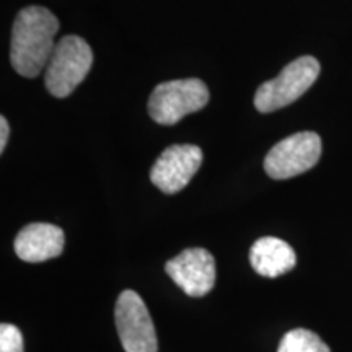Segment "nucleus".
<instances>
[{
    "instance_id": "7",
    "label": "nucleus",
    "mask_w": 352,
    "mask_h": 352,
    "mask_svg": "<svg viewBox=\"0 0 352 352\" xmlns=\"http://www.w3.org/2000/svg\"><path fill=\"white\" fill-rule=\"evenodd\" d=\"M202 151L192 144H178L165 148L151 170V182L166 195L184 189L201 168Z\"/></svg>"
},
{
    "instance_id": "5",
    "label": "nucleus",
    "mask_w": 352,
    "mask_h": 352,
    "mask_svg": "<svg viewBox=\"0 0 352 352\" xmlns=\"http://www.w3.org/2000/svg\"><path fill=\"white\" fill-rule=\"evenodd\" d=\"M321 157L316 132H297L277 142L264 158V171L272 179H289L311 170Z\"/></svg>"
},
{
    "instance_id": "9",
    "label": "nucleus",
    "mask_w": 352,
    "mask_h": 352,
    "mask_svg": "<svg viewBox=\"0 0 352 352\" xmlns=\"http://www.w3.org/2000/svg\"><path fill=\"white\" fill-rule=\"evenodd\" d=\"M64 232L52 223L36 222L21 228L15 239V253L26 263H43L64 250Z\"/></svg>"
},
{
    "instance_id": "6",
    "label": "nucleus",
    "mask_w": 352,
    "mask_h": 352,
    "mask_svg": "<svg viewBox=\"0 0 352 352\" xmlns=\"http://www.w3.org/2000/svg\"><path fill=\"white\" fill-rule=\"evenodd\" d=\"M118 334L126 352H157V333L139 294L124 290L114 308Z\"/></svg>"
},
{
    "instance_id": "1",
    "label": "nucleus",
    "mask_w": 352,
    "mask_h": 352,
    "mask_svg": "<svg viewBox=\"0 0 352 352\" xmlns=\"http://www.w3.org/2000/svg\"><path fill=\"white\" fill-rule=\"evenodd\" d=\"M59 20L46 7L30 6L19 12L12 28L10 63L26 78H34L46 70L56 50Z\"/></svg>"
},
{
    "instance_id": "2",
    "label": "nucleus",
    "mask_w": 352,
    "mask_h": 352,
    "mask_svg": "<svg viewBox=\"0 0 352 352\" xmlns=\"http://www.w3.org/2000/svg\"><path fill=\"white\" fill-rule=\"evenodd\" d=\"M94 52L88 43L76 34L64 36L56 44L50 64L44 70V85L56 98L72 94L90 72Z\"/></svg>"
},
{
    "instance_id": "11",
    "label": "nucleus",
    "mask_w": 352,
    "mask_h": 352,
    "mask_svg": "<svg viewBox=\"0 0 352 352\" xmlns=\"http://www.w3.org/2000/svg\"><path fill=\"white\" fill-rule=\"evenodd\" d=\"M277 352H329L318 334L310 329L297 328L289 331L280 341Z\"/></svg>"
},
{
    "instance_id": "3",
    "label": "nucleus",
    "mask_w": 352,
    "mask_h": 352,
    "mask_svg": "<svg viewBox=\"0 0 352 352\" xmlns=\"http://www.w3.org/2000/svg\"><path fill=\"white\" fill-rule=\"evenodd\" d=\"M209 103V88L201 78H179L155 87L148 98V114L157 124L173 126Z\"/></svg>"
},
{
    "instance_id": "4",
    "label": "nucleus",
    "mask_w": 352,
    "mask_h": 352,
    "mask_svg": "<svg viewBox=\"0 0 352 352\" xmlns=\"http://www.w3.org/2000/svg\"><path fill=\"white\" fill-rule=\"evenodd\" d=\"M320 63L311 56H303L285 65L280 74L264 82L254 95V108L259 113H272L289 107L300 98L320 76Z\"/></svg>"
},
{
    "instance_id": "13",
    "label": "nucleus",
    "mask_w": 352,
    "mask_h": 352,
    "mask_svg": "<svg viewBox=\"0 0 352 352\" xmlns=\"http://www.w3.org/2000/svg\"><path fill=\"white\" fill-rule=\"evenodd\" d=\"M0 152L6 151V145L8 142V135H10V127H8V121L6 116L0 118Z\"/></svg>"
},
{
    "instance_id": "8",
    "label": "nucleus",
    "mask_w": 352,
    "mask_h": 352,
    "mask_svg": "<svg viewBox=\"0 0 352 352\" xmlns=\"http://www.w3.org/2000/svg\"><path fill=\"white\" fill-rule=\"evenodd\" d=\"M173 283L189 297L208 296L215 285V259L204 248H188L165 264Z\"/></svg>"
},
{
    "instance_id": "10",
    "label": "nucleus",
    "mask_w": 352,
    "mask_h": 352,
    "mask_svg": "<svg viewBox=\"0 0 352 352\" xmlns=\"http://www.w3.org/2000/svg\"><path fill=\"white\" fill-rule=\"evenodd\" d=\"M250 263L259 276L279 277L296 267L297 256L287 241L276 236H263L250 250Z\"/></svg>"
},
{
    "instance_id": "12",
    "label": "nucleus",
    "mask_w": 352,
    "mask_h": 352,
    "mask_svg": "<svg viewBox=\"0 0 352 352\" xmlns=\"http://www.w3.org/2000/svg\"><path fill=\"white\" fill-rule=\"evenodd\" d=\"M0 352H23V336L15 324L2 323L0 327Z\"/></svg>"
}]
</instances>
